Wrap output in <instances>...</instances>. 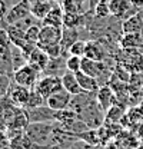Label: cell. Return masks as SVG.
Listing matches in <instances>:
<instances>
[{"label": "cell", "instance_id": "cell-32", "mask_svg": "<svg viewBox=\"0 0 143 149\" xmlns=\"http://www.w3.org/2000/svg\"><path fill=\"white\" fill-rule=\"evenodd\" d=\"M74 3L77 4V7H79V12L80 13H85V10L87 9L90 10V0H74Z\"/></svg>", "mask_w": 143, "mask_h": 149}, {"label": "cell", "instance_id": "cell-19", "mask_svg": "<svg viewBox=\"0 0 143 149\" xmlns=\"http://www.w3.org/2000/svg\"><path fill=\"white\" fill-rule=\"evenodd\" d=\"M122 32L127 35V33H140L143 32V19L140 17V15H135L130 16L129 19L123 20L122 24Z\"/></svg>", "mask_w": 143, "mask_h": 149}, {"label": "cell", "instance_id": "cell-2", "mask_svg": "<svg viewBox=\"0 0 143 149\" xmlns=\"http://www.w3.org/2000/svg\"><path fill=\"white\" fill-rule=\"evenodd\" d=\"M110 13L116 17L126 20L130 16H135L139 13V6H136L132 0H110L109 1Z\"/></svg>", "mask_w": 143, "mask_h": 149}, {"label": "cell", "instance_id": "cell-17", "mask_svg": "<svg viewBox=\"0 0 143 149\" xmlns=\"http://www.w3.org/2000/svg\"><path fill=\"white\" fill-rule=\"evenodd\" d=\"M7 33H9V36H10L12 45L19 47V49L23 47V46L27 43L26 30H23L22 27H19L16 24H7Z\"/></svg>", "mask_w": 143, "mask_h": 149}, {"label": "cell", "instance_id": "cell-3", "mask_svg": "<svg viewBox=\"0 0 143 149\" xmlns=\"http://www.w3.org/2000/svg\"><path fill=\"white\" fill-rule=\"evenodd\" d=\"M39 72L36 70L33 66H30L29 63H26L24 66L19 68L17 70H15L13 73V82L22 85V86H26L29 89H33L39 80Z\"/></svg>", "mask_w": 143, "mask_h": 149}, {"label": "cell", "instance_id": "cell-6", "mask_svg": "<svg viewBox=\"0 0 143 149\" xmlns=\"http://www.w3.org/2000/svg\"><path fill=\"white\" fill-rule=\"evenodd\" d=\"M62 88H63L62 77H59V76H49V74H43V77H40L37 80V83L35 86V89L44 99H47L52 93L60 91Z\"/></svg>", "mask_w": 143, "mask_h": 149}, {"label": "cell", "instance_id": "cell-18", "mask_svg": "<svg viewBox=\"0 0 143 149\" xmlns=\"http://www.w3.org/2000/svg\"><path fill=\"white\" fill-rule=\"evenodd\" d=\"M79 40V30L77 27H67V26H63V30H62V40H60V45L63 46V50L65 53L69 56L67 50L74 42Z\"/></svg>", "mask_w": 143, "mask_h": 149}, {"label": "cell", "instance_id": "cell-25", "mask_svg": "<svg viewBox=\"0 0 143 149\" xmlns=\"http://www.w3.org/2000/svg\"><path fill=\"white\" fill-rule=\"evenodd\" d=\"M42 105H46V99L37 92L35 88L30 89V96H29L27 105L24 108H36V106H42Z\"/></svg>", "mask_w": 143, "mask_h": 149}, {"label": "cell", "instance_id": "cell-21", "mask_svg": "<svg viewBox=\"0 0 143 149\" xmlns=\"http://www.w3.org/2000/svg\"><path fill=\"white\" fill-rule=\"evenodd\" d=\"M85 56H87L93 60H97V62H105V57H106L103 47L96 42H87V49H86Z\"/></svg>", "mask_w": 143, "mask_h": 149}, {"label": "cell", "instance_id": "cell-27", "mask_svg": "<svg viewBox=\"0 0 143 149\" xmlns=\"http://www.w3.org/2000/svg\"><path fill=\"white\" fill-rule=\"evenodd\" d=\"M66 65H67V70L73 72V73H77L82 70V56H74V55H69L66 59Z\"/></svg>", "mask_w": 143, "mask_h": 149}, {"label": "cell", "instance_id": "cell-26", "mask_svg": "<svg viewBox=\"0 0 143 149\" xmlns=\"http://www.w3.org/2000/svg\"><path fill=\"white\" fill-rule=\"evenodd\" d=\"M86 49H87V42L79 39L77 42H74L70 47H69L67 53H69V55H74V56H82V57H83V56L86 55Z\"/></svg>", "mask_w": 143, "mask_h": 149}, {"label": "cell", "instance_id": "cell-22", "mask_svg": "<svg viewBox=\"0 0 143 149\" xmlns=\"http://www.w3.org/2000/svg\"><path fill=\"white\" fill-rule=\"evenodd\" d=\"M76 119H80L77 112H74L70 108H66V109H62V111L56 112V122L60 123V125H65V123H70Z\"/></svg>", "mask_w": 143, "mask_h": 149}, {"label": "cell", "instance_id": "cell-8", "mask_svg": "<svg viewBox=\"0 0 143 149\" xmlns=\"http://www.w3.org/2000/svg\"><path fill=\"white\" fill-rule=\"evenodd\" d=\"M72 97H73V95H70L66 89L62 88L60 91L52 93V95L46 99V105L56 112L62 111V109H66V108L70 106Z\"/></svg>", "mask_w": 143, "mask_h": 149}, {"label": "cell", "instance_id": "cell-5", "mask_svg": "<svg viewBox=\"0 0 143 149\" xmlns=\"http://www.w3.org/2000/svg\"><path fill=\"white\" fill-rule=\"evenodd\" d=\"M26 118L29 123L35 122H56V111L49 108L47 105L36 106V108H26Z\"/></svg>", "mask_w": 143, "mask_h": 149}, {"label": "cell", "instance_id": "cell-29", "mask_svg": "<svg viewBox=\"0 0 143 149\" xmlns=\"http://www.w3.org/2000/svg\"><path fill=\"white\" fill-rule=\"evenodd\" d=\"M94 15H96V17H107L109 15H112L110 13V7H109V3L106 1H100L97 6H96V9H94Z\"/></svg>", "mask_w": 143, "mask_h": 149}, {"label": "cell", "instance_id": "cell-9", "mask_svg": "<svg viewBox=\"0 0 143 149\" xmlns=\"http://www.w3.org/2000/svg\"><path fill=\"white\" fill-rule=\"evenodd\" d=\"M50 59H52V57L46 53L44 49H42L40 46H36L35 50L29 56V62H27V63H29L30 66H33L39 73H43V70H44L46 66L49 65Z\"/></svg>", "mask_w": 143, "mask_h": 149}, {"label": "cell", "instance_id": "cell-37", "mask_svg": "<svg viewBox=\"0 0 143 149\" xmlns=\"http://www.w3.org/2000/svg\"><path fill=\"white\" fill-rule=\"evenodd\" d=\"M17 1H20V0H17Z\"/></svg>", "mask_w": 143, "mask_h": 149}, {"label": "cell", "instance_id": "cell-12", "mask_svg": "<svg viewBox=\"0 0 143 149\" xmlns=\"http://www.w3.org/2000/svg\"><path fill=\"white\" fill-rule=\"evenodd\" d=\"M9 93H10V99L15 105L23 106V108L27 105V100H29V96H30V89L29 88L15 83L13 86H10Z\"/></svg>", "mask_w": 143, "mask_h": 149}, {"label": "cell", "instance_id": "cell-7", "mask_svg": "<svg viewBox=\"0 0 143 149\" xmlns=\"http://www.w3.org/2000/svg\"><path fill=\"white\" fill-rule=\"evenodd\" d=\"M62 30H63V27L43 24L42 29H40V36H39L37 46H49V45L60 43V40H62Z\"/></svg>", "mask_w": 143, "mask_h": 149}, {"label": "cell", "instance_id": "cell-11", "mask_svg": "<svg viewBox=\"0 0 143 149\" xmlns=\"http://www.w3.org/2000/svg\"><path fill=\"white\" fill-rule=\"evenodd\" d=\"M67 56H60V57H52L46 69L43 70V74L49 76H59L62 77L63 74L67 72V65H66Z\"/></svg>", "mask_w": 143, "mask_h": 149}, {"label": "cell", "instance_id": "cell-10", "mask_svg": "<svg viewBox=\"0 0 143 149\" xmlns=\"http://www.w3.org/2000/svg\"><path fill=\"white\" fill-rule=\"evenodd\" d=\"M82 72L90 74V76H94L99 80L102 77V74L106 72L105 70V63L93 60V59H90L87 56H83L82 57Z\"/></svg>", "mask_w": 143, "mask_h": 149}, {"label": "cell", "instance_id": "cell-30", "mask_svg": "<svg viewBox=\"0 0 143 149\" xmlns=\"http://www.w3.org/2000/svg\"><path fill=\"white\" fill-rule=\"evenodd\" d=\"M12 45V40H10V36L7 33V29H0V47H10Z\"/></svg>", "mask_w": 143, "mask_h": 149}, {"label": "cell", "instance_id": "cell-24", "mask_svg": "<svg viewBox=\"0 0 143 149\" xmlns=\"http://www.w3.org/2000/svg\"><path fill=\"white\" fill-rule=\"evenodd\" d=\"M123 116H125V108L115 103L112 108L107 109L106 122H110V123H119V120L123 119Z\"/></svg>", "mask_w": 143, "mask_h": 149}, {"label": "cell", "instance_id": "cell-4", "mask_svg": "<svg viewBox=\"0 0 143 149\" xmlns=\"http://www.w3.org/2000/svg\"><path fill=\"white\" fill-rule=\"evenodd\" d=\"M32 15V4L29 0H20L17 3L12 4V7L7 10V15L4 17L6 24H16L17 22L26 19Z\"/></svg>", "mask_w": 143, "mask_h": 149}, {"label": "cell", "instance_id": "cell-15", "mask_svg": "<svg viewBox=\"0 0 143 149\" xmlns=\"http://www.w3.org/2000/svg\"><path fill=\"white\" fill-rule=\"evenodd\" d=\"M63 16L65 12L60 7L59 1L53 6V9L49 12V15L42 20L43 24H49V26H57V27H63Z\"/></svg>", "mask_w": 143, "mask_h": 149}, {"label": "cell", "instance_id": "cell-31", "mask_svg": "<svg viewBox=\"0 0 143 149\" xmlns=\"http://www.w3.org/2000/svg\"><path fill=\"white\" fill-rule=\"evenodd\" d=\"M10 89V79L7 74H0V95Z\"/></svg>", "mask_w": 143, "mask_h": 149}, {"label": "cell", "instance_id": "cell-23", "mask_svg": "<svg viewBox=\"0 0 143 149\" xmlns=\"http://www.w3.org/2000/svg\"><path fill=\"white\" fill-rule=\"evenodd\" d=\"M85 24V15L83 13H65L63 16V26L67 27H79Z\"/></svg>", "mask_w": 143, "mask_h": 149}, {"label": "cell", "instance_id": "cell-16", "mask_svg": "<svg viewBox=\"0 0 143 149\" xmlns=\"http://www.w3.org/2000/svg\"><path fill=\"white\" fill-rule=\"evenodd\" d=\"M62 85H63V89H66L70 95H79V93L83 92V89L80 88L79 85V80L76 77V73L73 72H66V73L62 76Z\"/></svg>", "mask_w": 143, "mask_h": 149}, {"label": "cell", "instance_id": "cell-35", "mask_svg": "<svg viewBox=\"0 0 143 149\" xmlns=\"http://www.w3.org/2000/svg\"><path fill=\"white\" fill-rule=\"evenodd\" d=\"M137 149H143V141H142V143H140V145L137 146Z\"/></svg>", "mask_w": 143, "mask_h": 149}, {"label": "cell", "instance_id": "cell-20", "mask_svg": "<svg viewBox=\"0 0 143 149\" xmlns=\"http://www.w3.org/2000/svg\"><path fill=\"white\" fill-rule=\"evenodd\" d=\"M56 3L57 1H54V0H40L39 3L32 6V15L39 20H43L49 15V12L53 9V6Z\"/></svg>", "mask_w": 143, "mask_h": 149}, {"label": "cell", "instance_id": "cell-33", "mask_svg": "<svg viewBox=\"0 0 143 149\" xmlns=\"http://www.w3.org/2000/svg\"><path fill=\"white\" fill-rule=\"evenodd\" d=\"M7 3H6V0H0V23L1 22H4V17H6V15H7Z\"/></svg>", "mask_w": 143, "mask_h": 149}, {"label": "cell", "instance_id": "cell-36", "mask_svg": "<svg viewBox=\"0 0 143 149\" xmlns=\"http://www.w3.org/2000/svg\"><path fill=\"white\" fill-rule=\"evenodd\" d=\"M139 93H140V96H142V97H143V88H142V89H140V92H139Z\"/></svg>", "mask_w": 143, "mask_h": 149}, {"label": "cell", "instance_id": "cell-34", "mask_svg": "<svg viewBox=\"0 0 143 149\" xmlns=\"http://www.w3.org/2000/svg\"><path fill=\"white\" fill-rule=\"evenodd\" d=\"M137 108H139V111H140V113L143 115V100H140V103H139V106H137Z\"/></svg>", "mask_w": 143, "mask_h": 149}, {"label": "cell", "instance_id": "cell-13", "mask_svg": "<svg viewBox=\"0 0 143 149\" xmlns=\"http://www.w3.org/2000/svg\"><path fill=\"white\" fill-rule=\"evenodd\" d=\"M96 96H97V102H99L100 108L105 112H107L109 108H112L116 103V95L110 88H107L106 85L100 86V89L97 91Z\"/></svg>", "mask_w": 143, "mask_h": 149}, {"label": "cell", "instance_id": "cell-1", "mask_svg": "<svg viewBox=\"0 0 143 149\" xmlns=\"http://www.w3.org/2000/svg\"><path fill=\"white\" fill-rule=\"evenodd\" d=\"M54 122H35L29 123L24 129V135L36 143L39 149H44L50 145L54 135Z\"/></svg>", "mask_w": 143, "mask_h": 149}, {"label": "cell", "instance_id": "cell-14", "mask_svg": "<svg viewBox=\"0 0 143 149\" xmlns=\"http://www.w3.org/2000/svg\"><path fill=\"white\" fill-rule=\"evenodd\" d=\"M76 77L79 80V85L80 88L85 91V92H97L100 89V83L97 80V77L94 76H90V74L85 73V72H77L76 73Z\"/></svg>", "mask_w": 143, "mask_h": 149}, {"label": "cell", "instance_id": "cell-28", "mask_svg": "<svg viewBox=\"0 0 143 149\" xmlns=\"http://www.w3.org/2000/svg\"><path fill=\"white\" fill-rule=\"evenodd\" d=\"M40 29H42V26H39V24L30 26L26 30V39H27V42L37 45L39 43V36H40Z\"/></svg>", "mask_w": 143, "mask_h": 149}]
</instances>
